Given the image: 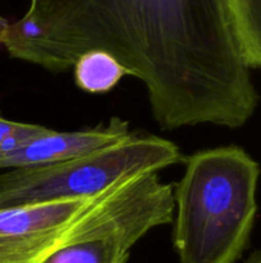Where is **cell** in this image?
<instances>
[{"mask_svg":"<svg viewBox=\"0 0 261 263\" xmlns=\"http://www.w3.org/2000/svg\"><path fill=\"white\" fill-rule=\"evenodd\" d=\"M245 263H261V250L260 251L252 253V254L246 259V262Z\"/></svg>","mask_w":261,"mask_h":263,"instance_id":"8fae6325","label":"cell"},{"mask_svg":"<svg viewBox=\"0 0 261 263\" xmlns=\"http://www.w3.org/2000/svg\"><path fill=\"white\" fill-rule=\"evenodd\" d=\"M3 46L51 72L111 54L145 85L162 129L240 128L258 105L226 0H29Z\"/></svg>","mask_w":261,"mask_h":263,"instance_id":"6da1fadb","label":"cell"},{"mask_svg":"<svg viewBox=\"0 0 261 263\" xmlns=\"http://www.w3.org/2000/svg\"><path fill=\"white\" fill-rule=\"evenodd\" d=\"M174 185L157 173L131 177L42 263H126L142 237L174 220Z\"/></svg>","mask_w":261,"mask_h":263,"instance_id":"277c9868","label":"cell"},{"mask_svg":"<svg viewBox=\"0 0 261 263\" xmlns=\"http://www.w3.org/2000/svg\"><path fill=\"white\" fill-rule=\"evenodd\" d=\"M125 180L95 197L0 210V263H42L78 231Z\"/></svg>","mask_w":261,"mask_h":263,"instance_id":"5b68a950","label":"cell"},{"mask_svg":"<svg viewBox=\"0 0 261 263\" xmlns=\"http://www.w3.org/2000/svg\"><path fill=\"white\" fill-rule=\"evenodd\" d=\"M180 162L185 157L171 140L131 133L75 159L8 170L0 176V210L95 197L122 179L158 173Z\"/></svg>","mask_w":261,"mask_h":263,"instance_id":"3957f363","label":"cell"},{"mask_svg":"<svg viewBox=\"0 0 261 263\" xmlns=\"http://www.w3.org/2000/svg\"><path fill=\"white\" fill-rule=\"evenodd\" d=\"M129 134L128 122L118 117L111 119L105 126L82 131L58 133L49 128L45 134L29 140L22 148L0 157V170L45 166L65 162L120 142Z\"/></svg>","mask_w":261,"mask_h":263,"instance_id":"8992f818","label":"cell"},{"mask_svg":"<svg viewBox=\"0 0 261 263\" xmlns=\"http://www.w3.org/2000/svg\"><path fill=\"white\" fill-rule=\"evenodd\" d=\"M174 190V247L180 263H237L249 245L260 165L240 146L198 151Z\"/></svg>","mask_w":261,"mask_h":263,"instance_id":"7a4b0ae2","label":"cell"},{"mask_svg":"<svg viewBox=\"0 0 261 263\" xmlns=\"http://www.w3.org/2000/svg\"><path fill=\"white\" fill-rule=\"evenodd\" d=\"M72 68L75 85L91 94L108 92L115 88L125 76H129L117 59L103 51H89L83 54Z\"/></svg>","mask_w":261,"mask_h":263,"instance_id":"ba28073f","label":"cell"},{"mask_svg":"<svg viewBox=\"0 0 261 263\" xmlns=\"http://www.w3.org/2000/svg\"><path fill=\"white\" fill-rule=\"evenodd\" d=\"M231 25L248 66L261 69V0H226Z\"/></svg>","mask_w":261,"mask_h":263,"instance_id":"52a82bcc","label":"cell"},{"mask_svg":"<svg viewBox=\"0 0 261 263\" xmlns=\"http://www.w3.org/2000/svg\"><path fill=\"white\" fill-rule=\"evenodd\" d=\"M17 126H18V122L8 120V119H5V117L0 114V148H2V145L5 143V140L15 131Z\"/></svg>","mask_w":261,"mask_h":263,"instance_id":"9c48e42d","label":"cell"},{"mask_svg":"<svg viewBox=\"0 0 261 263\" xmlns=\"http://www.w3.org/2000/svg\"><path fill=\"white\" fill-rule=\"evenodd\" d=\"M8 29H9V22L3 15H0V45L5 43V39L8 35Z\"/></svg>","mask_w":261,"mask_h":263,"instance_id":"30bf717a","label":"cell"}]
</instances>
